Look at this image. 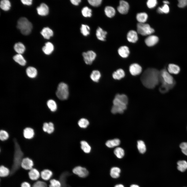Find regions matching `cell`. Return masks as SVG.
Here are the masks:
<instances>
[{
	"label": "cell",
	"mask_w": 187,
	"mask_h": 187,
	"mask_svg": "<svg viewBox=\"0 0 187 187\" xmlns=\"http://www.w3.org/2000/svg\"><path fill=\"white\" fill-rule=\"evenodd\" d=\"M158 37L156 36L150 35L145 39V42L147 46H151L156 44L158 42Z\"/></svg>",
	"instance_id": "12"
},
{
	"label": "cell",
	"mask_w": 187,
	"mask_h": 187,
	"mask_svg": "<svg viewBox=\"0 0 187 187\" xmlns=\"http://www.w3.org/2000/svg\"><path fill=\"white\" fill-rule=\"evenodd\" d=\"M114 152L116 156L119 158H122L124 155V150L120 147L116 148L115 149Z\"/></svg>",
	"instance_id": "40"
},
{
	"label": "cell",
	"mask_w": 187,
	"mask_h": 187,
	"mask_svg": "<svg viewBox=\"0 0 187 187\" xmlns=\"http://www.w3.org/2000/svg\"><path fill=\"white\" fill-rule=\"evenodd\" d=\"M120 143V140L117 138L108 141L106 143V146L109 148H112L119 145Z\"/></svg>",
	"instance_id": "29"
},
{
	"label": "cell",
	"mask_w": 187,
	"mask_h": 187,
	"mask_svg": "<svg viewBox=\"0 0 187 187\" xmlns=\"http://www.w3.org/2000/svg\"><path fill=\"white\" fill-rule=\"evenodd\" d=\"M23 134L24 137L26 139H31L34 136V132L33 129L29 127L25 128L23 130Z\"/></svg>",
	"instance_id": "22"
},
{
	"label": "cell",
	"mask_w": 187,
	"mask_h": 187,
	"mask_svg": "<svg viewBox=\"0 0 187 187\" xmlns=\"http://www.w3.org/2000/svg\"><path fill=\"white\" fill-rule=\"evenodd\" d=\"M163 2L165 4H168L169 3V2L167 1H164Z\"/></svg>",
	"instance_id": "60"
},
{
	"label": "cell",
	"mask_w": 187,
	"mask_h": 187,
	"mask_svg": "<svg viewBox=\"0 0 187 187\" xmlns=\"http://www.w3.org/2000/svg\"><path fill=\"white\" fill-rule=\"evenodd\" d=\"M178 169L182 172L185 171L187 169V162L184 160L179 161L177 162Z\"/></svg>",
	"instance_id": "33"
},
{
	"label": "cell",
	"mask_w": 187,
	"mask_h": 187,
	"mask_svg": "<svg viewBox=\"0 0 187 187\" xmlns=\"http://www.w3.org/2000/svg\"><path fill=\"white\" fill-rule=\"evenodd\" d=\"M169 8L167 4H165L162 7H159L158 8L157 11L159 13H165L166 14L169 12Z\"/></svg>",
	"instance_id": "46"
},
{
	"label": "cell",
	"mask_w": 187,
	"mask_h": 187,
	"mask_svg": "<svg viewBox=\"0 0 187 187\" xmlns=\"http://www.w3.org/2000/svg\"><path fill=\"white\" fill-rule=\"evenodd\" d=\"M32 187H48L46 183L42 181H36L33 184Z\"/></svg>",
	"instance_id": "49"
},
{
	"label": "cell",
	"mask_w": 187,
	"mask_h": 187,
	"mask_svg": "<svg viewBox=\"0 0 187 187\" xmlns=\"http://www.w3.org/2000/svg\"><path fill=\"white\" fill-rule=\"evenodd\" d=\"M137 147L139 152L141 153H144L146 150V147L144 142L142 140L137 142Z\"/></svg>",
	"instance_id": "38"
},
{
	"label": "cell",
	"mask_w": 187,
	"mask_h": 187,
	"mask_svg": "<svg viewBox=\"0 0 187 187\" xmlns=\"http://www.w3.org/2000/svg\"><path fill=\"white\" fill-rule=\"evenodd\" d=\"M13 59L16 62L22 66H24L26 64V61L21 54L15 55L13 57Z\"/></svg>",
	"instance_id": "28"
},
{
	"label": "cell",
	"mask_w": 187,
	"mask_h": 187,
	"mask_svg": "<svg viewBox=\"0 0 187 187\" xmlns=\"http://www.w3.org/2000/svg\"><path fill=\"white\" fill-rule=\"evenodd\" d=\"M178 1V5L179 8H184L187 5V0H180Z\"/></svg>",
	"instance_id": "54"
},
{
	"label": "cell",
	"mask_w": 187,
	"mask_h": 187,
	"mask_svg": "<svg viewBox=\"0 0 187 187\" xmlns=\"http://www.w3.org/2000/svg\"><path fill=\"white\" fill-rule=\"evenodd\" d=\"M56 95L57 97L60 100H63L67 99L69 95L68 85L64 83H60L57 87Z\"/></svg>",
	"instance_id": "5"
},
{
	"label": "cell",
	"mask_w": 187,
	"mask_h": 187,
	"mask_svg": "<svg viewBox=\"0 0 187 187\" xmlns=\"http://www.w3.org/2000/svg\"><path fill=\"white\" fill-rule=\"evenodd\" d=\"M137 31L138 33L143 36L150 35L155 31L149 24L139 23L137 25Z\"/></svg>",
	"instance_id": "6"
},
{
	"label": "cell",
	"mask_w": 187,
	"mask_h": 187,
	"mask_svg": "<svg viewBox=\"0 0 187 187\" xmlns=\"http://www.w3.org/2000/svg\"><path fill=\"white\" fill-rule=\"evenodd\" d=\"M90 27L86 25H82L80 28L81 33L84 36H87L90 34Z\"/></svg>",
	"instance_id": "41"
},
{
	"label": "cell",
	"mask_w": 187,
	"mask_h": 187,
	"mask_svg": "<svg viewBox=\"0 0 187 187\" xmlns=\"http://www.w3.org/2000/svg\"><path fill=\"white\" fill-rule=\"evenodd\" d=\"M38 14L41 16L47 15L49 12V9L48 6L44 3H42L40 6L37 8Z\"/></svg>",
	"instance_id": "13"
},
{
	"label": "cell",
	"mask_w": 187,
	"mask_h": 187,
	"mask_svg": "<svg viewBox=\"0 0 187 187\" xmlns=\"http://www.w3.org/2000/svg\"><path fill=\"white\" fill-rule=\"evenodd\" d=\"M88 1L91 5L94 7H98L101 4L102 1V0H89Z\"/></svg>",
	"instance_id": "48"
},
{
	"label": "cell",
	"mask_w": 187,
	"mask_h": 187,
	"mask_svg": "<svg viewBox=\"0 0 187 187\" xmlns=\"http://www.w3.org/2000/svg\"><path fill=\"white\" fill-rule=\"evenodd\" d=\"M168 71L170 73L175 75L179 74L180 71V68L177 65L170 64L168 67Z\"/></svg>",
	"instance_id": "17"
},
{
	"label": "cell",
	"mask_w": 187,
	"mask_h": 187,
	"mask_svg": "<svg viewBox=\"0 0 187 187\" xmlns=\"http://www.w3.org/2000/svg\"><path fill=\"white\" fill-rule=\"evenodd\" d=\"M148 18V15L144 12L138 13L136 16V18L139 23H145Z\"/></svg>",
	"instance_id": "24"
},
{
	"label": "cell",
	"mask_w": 187,
	"mask_h": 187,
	"mask_svg": "<svg viewBox=\"0 0 187 187\" xmlns=\"http://www.w3.org/2000/svg\"><path fill=\"white\" fill-rule=\"evenodd\" d=\"M52 172L50 170L46 169L42 171L41 173V176L43 180L47 181L49 180L52 176Z\"/></svg>",
	"instance_id": "23"
},
{
	"label": "cell",
	"mask_w": 187,
	"mask_h": 187,
	"mask_svg": "<svg viewBox=\"0 0 187 187\" xmlns=\"http://www.w3.org/2000/svg\"><path fill=\"white\" fill-rule=\"evenodd\" d=\"M43 131L49 134L52 133L54 130V124L51 122L44 123L43 126Z\"/></svg>",
	"instance_id": "20"
},
{
	"label": "cell",
	"mask_w": 187,
	"mask_h": 187,
	"mask_svg": "<svg viewBox=\"0 0 187 187\" xmlns=\"http://www.w3.org/2000/svg\"><path fill=\"white\" fill-rule=\"evenodd\" d=\"M17 27L23 34L28 35L31 33L32 26L31 23L27 18L22 17L18 20Z\"/></svg>",
	"instance_id": "4"
},
{
	"label": "cell",
	"mask_w": 187,
	"mask_h": 187,
	"mask_svg": "<svg viewBox=\"0 0 187 187\" xmlns=\"http://www.w3.org/2000/svg\"><path fill=\"white\" fill-rule=\"evenodd\" d=\"M125 74L124 70L122 69H119L113 72L112 74V77L115 79L119 80L124 77Z\"/></svg>",
	"instance_id": "27"
},
{
	"label": "cell",
	"mask_w": 187,
	"mask_h": 187,
	"mask_svg": "<svg viewBox=\"0 0 187 187\" xmlns=\"http://www.w3.org/2000/svg\"><path fill=\"white\" fill-rule=\"evenodd\" d=\"M130 187H139V186L137 185L133 184L131 185Z\"/></svg>",
	"instance_id": "59"
},
{
	"label": "cell",
	"mask_w": 187,
	"mask_h": 187,
	"mask_svg": "<svg viewBox=\"0 0 187 187\" xmlns=\"http://www.w3.org/2000/svg\"><path fill=\"white\" fill-rule=\"evenodd\" d=\"M0 7L4 11L9 10L11 6L9 1L8 0H3L0 2Z\"/></svg>",
	"instance_id": "35"
},
{
	"label": "cell",
	"mask_w": 187,
	"mask_h": 187,
	"mask_svg": "<svg viewBox=\"0 0 187 187\" xmlns=\"http://www.w3.org/2000/svg\"><path fill=\"white\" fill-rule=\"evenodd\" d=\"M21 1L22 3L24 5H30L32 4V0H22Z\"/></svg>",
	"instance_id": "55"
},
{
	"label": "cell",
	"mask_w": 187,
	"mask_h": 187,
	"mask_svg": "<svg viewBox=\"0 0 187 187\" xmlns=\"http://www.w3.org/2000/svg\"><path fill=\"white\" fill-rule=\"evenodd\" d=\"M48 106L50 110L52 112L56 111L57 108V104L53 100L50 99L47 102Z\"/></svg>",
	"instance_id": "37"
},
{
	"label": "cell",
	"mask_w": 187,
	"mask_h": 187,
	"mask_svg": "<svg viewBox=\"0 0 187 187\" xmlns=\"http://www.w3.org/2000/svg\"><path fill=\"white\" fill-rule=\"evenodd\" d=\"M26 72L28 76L31 78L35 77L37 74V71L35 68L29 66L27 68Z\"/></svg>",
	"instance_id": "26"
},
{
	"label": "cell",
	"mask_w": 187,
	"mask_h": 187,
	"mask_svg": "<svg viewBox=\"0 0 187 187\" xmlns=\"http://www.w3.org/2000/svg\"><path fill=\"white\" fill-rule=\"evenodd\" d=\"M160 71V82L161 85L168 86L171 89L172 88L175 84V82L173 77L165 68Z\"/></svg>",
	"instance_id": "3"
},
{
	"label": "cell",
	"mask_w": 187,
	"mask_h": 187,
	"mask_svg": "<svg viewBox=\"0 0 187 187\" xmlns=\"http://www.w3.org/2000/svg\"><path fill=\"white\" fill-rule=\"evenodd\" d=\"M10 171L7 168L3 165H1L0 167V176L4 177L7 176L10 174Z\"/></svg>",
	"instance_id": "39"
},
{
	"label": "cell",
	"mask_w": 187,
	"mask_h": 187,
	"mask_svg": "<svg viewBox=\"0 0 187 187\" xmlns=\"http://www.w3.org/2000/svg\"><path fill=\"white\" fill-rule=\"evenodd\" d=\"M124 111L123 110L114 105H113L111 109V112L113 114L117 113H122Z\"/></svg>",
	"instance_id": "50"
},
{
	"label": "cell",
	"mask_w": 187,
	"mask_h": 187,
	"mask_svg": "<svg viewBox=\"0 0 187 187\" xmlns=\"http://www.w3.org/2000/svg\"><path fill=\"white\" fill-rule=\"evenodd\" d=\"M171 89L168 86L161 85L159 88V90L163 94L167 92Z\"/></svg>",
	"instance_id": "53"
},
{
	"label": "cell",
	"mask_w": 187,
	"mask_h": 187,
	"mask_svg": "<svg viewBox=\"0 0 187 187\" xmlns=\"http://www.w3.org/2000/svg\"><path fill=\"white\" fill-rule=\"evenodd\" d=\"M101 76L100 72L98 70H94L91 72L90 77L91 79L94 81L98 82Z\"/></svg>",
	"instance_id": "34"
},
{
	"label": "cell",
	"mask_w": 187,
	"mask_h": 187,
	"mask_svg": "<svg viewBox=\"0 0 187 187\" xmlns=\"http://www.w3.org/2000/svg\"><path fill=\"white\" fill-rule=\"evenodd\" d=\"M92 10L87 6L84 7L81 11L82 14L84 17H90L92 16Z\"/></svg>",
	"instance_id": "42"
},
{
	"label": "cell",
	"mask_w": 187,
	"mask_h": 187,
	"mask_svg": "<svg viewBox=\"0 0 187 187\" xmlns=\"http://www.w3.org/2000/svg\"><path fill=\"white\" fill-rule=\"evenodd\" d=\"M89 124V122L85 118L81 119L78 122L79 126L83 128H86Z\"/></svg>",
	"instance_id": "44"
},
{
	"label": "cell",
	"mask_w": 187,
	"mask_h": 187,
	"mask_svg": "<svg viewBox=\"0 0 187 187\" xmlns=\"http://www.w3.org/2000/svg\"><path fill=\"white\" fill-rule=\"evenodd\" d=\"M116 98L120 101L126 105H127L128 102V98L127 96L124 94L120 95L117 94L115 97Z\"/></svg>",
	"instance_id": "43"
},
{
	"label": "cell",
	"mask_w": 187,
	"mask_h": 187,
	"mask_svg": "<svg viewBox=\"0 0 187 187\" xmlns=\"http://www.w3.org/2000/svg\"><path fill=\"white\" fill-rule=\"evenodd\" d=\"M71 3L75 5H78L81 2V0H71L70 1Z\"/></svg>",
	"instance_id": "56"
},
{
	"label": "cell",
	"mask_w": 187,
	"mask_h": 187,
	"mask_svg": "<svg viewBox=\"0 0 187 187\" xmlns=\"http://www.w3.org/2000/svg\"><path fill=\"white\" fill-rule=\"evenodd\" d=\"M107 33L106 31L103 30L100 27H99L96 30V35L98 39L101 41H104L105 40Z\"/></svg>",
	"instance_id": "15"
},
{
	"label": "cell",
	"mask_w": 187,
	"mask_h": 187,
	"mask_svg": "<svg viewBox=\"0 0 187 187\" xmlns=\"http://www.w3.org/2000/svg\"><path fill=\"white\" fill-rule=\"evenodd\" d=\"M41 33L44 38L47 39H50L53 35V31L48 27L43 28L41 31Z\"/></svg>",
	"instance_id": "18"
},
{
	"label": "cell",
	"mask_w": 187,
	"mask_h": 187,
	"mask_svg": "<svg viewBox=\"0 0 187 187\" xmlns=\"http://www.w3.org/2000/svg\"><path fill=\"white\" fill-rule=\"evenodd\" d=\"M118 52L121 57L123 58H126L129 56L130 51L127 46H124L119 48L118 50Z\"/></svg>",
	"instance_id": "16"
},
{
	"label": "cell",
	"mask_w": 187,
	"mask_h": 187,
	"mask_svg": "<svg viewBox=\"0 0 187 187\" xmlns=\"http://www.w3.org/2000/svg\"><path fill=\"white\" fill-rule=\"evenodd\" d=\"M129 71L131 74L133 76H136L139 74L142 71L141 66L137 63L131 64L129 68Z\"/></svg>",
	"instance_id": "10"
},
{
	"label": "cell",
	"mask_w": 187,
	"mask_h": 187,
	"mask_svg": "<svg viewBox=\"0 0 187 187\" xmlns=\"http://www.w3.org/2000/svg\"><path fill=\"white\" fill-rule=\"evenodd\" d=\"M28 175L30 179L32 180L38 179L40 176V174L38 170L36 169L32 168L29 172Z\"/></svg>",
	"instance_id": "21"
},
{
	"label": "cell",
	"mask_w": 187,
	"mask_h": 187,
	"mask_svg": "<svg viewBox=\"0 0 187 187\" xmlns=\"http://www.w3.org/2000/svg\"><path fill=\"white\" fill-rule=\"evenodd\" d=\"M21 187H31L30 184L27 182H23L21 185Z\"/></svg>",
	"instance_id": "57"
},
{
	"label": "cell",
	"mask_w": 187,
	"mask_h": 187,
	"mask_svg": "<svg viewBox=\"0 0 187 187\" xmlns=\"http://www.w3.org/2000/svg\"><path fill=\"white\" fill-rule=\"evenodd\" d=\"M121 171V170L119 168L116 167H113L110 169V175L112 177L117 178L119 177Z\"/></svg>",
	"instance_id": "31"
},
{
	"label": "cell",
	"mask_w": 187,
	"mask_h": 187,
	"mask_svg": "<svg viewBox=\"0 0 187 187\" xmlns=\"http://www.w3.org/2000/svg\"><path fill=\"white\" fill-rule=\"evenodd\" d=\"M82 56L85 63L87 64L90 65L95 59L96 55L94 51L90 50L86 52H83Z\"/></svg>",
	"instance_id": "8"
},
{
	"label": "cell",
	"mask_w": 187,
	"mask_h": 187,
	"mask_svg": "<svg viewBox=\"0 0 187 187\" xmlns=\"http://www.w3.org/2000/svg\"><path fill=\"white\" fill-rule=\"evenodd\" d=\"M160 71L153 68H148L143 72L141 77L143 85L146 88L153 89L160 82Z\"/></svg>",
	"instance_id": "1"
},
{
	"label": "cell",
	"mask_w": 187,
	"mask_h": 187,
	"mask_svg": "<svg viewBox=\"0 0 187 187\" xmlns=\"http://www.w3.org/2000/svg\"><path fill=\"white\" fill-rule=\"evenodd\" d=\"M14 151L13 162L10 171V175H14L20 168L24 156L20 145L15 138L13 139Z\"/></svg>",
	"instance_id": "2"
},
{
	"label": "cell",
	"mask_w": 187,
	"mask_h": 187,
	"mask_svg": "<svg viewBox=\"0 0 187 187\" xmlns=\"http://www.w3.org/2000/svg\"><path fill=\"white\" fill-rule=\"evenodd\" d=\"M72 172L74 174L82 178H86L89 174L88 169L86 168L81 166L75 167L73 169Z\"/></svg>",
	"instance_id": "7"
},
{
	"label": "cell",
	"mask_w": 187,
	"mask_h": 187,
	"mask_svg": "<svg viewBox=\"0 0 187 187\" xmlns=\"http://www.w3.org/2000/svg\"><path fill=\"white\" fill-rule=\"evenodd\" d=\"M14 48L18 54H21L23 53L25 50L24 45L21 42L16 43L14 45Z\"/></svg>",
	"instance_id": "30"
},
{
	"label": "cell",
	"mask_w": 187,
	"mask_h": 187,
	"mask_svg": "<svg viewBox=\"0 0 187 187\" xmlns=\"http://www.w3.org/2000/svg\"><path fill=\"white\" fill-rule=\"evenodd\" d=\"M9 137L8 133L5 131L1 130L0 131V139L2 141H4L8 139Z\"/></svg>",
	"instance_id": "47"
},
{
	"label": "cell",
	"mask_w": 187,
	"mask_h": 187,
	"mask_svg": "<svg viewBox=\"0 0 187 187\" xmlns=\"http://www.w3.org/2000/svg\"><path fill=\"white\" fill-rule=\"evenodd\" d=\"M49 187H61V184L59 180L55 179H52L50 181Z\"/></svg>",
	"instance_id": "45"
},
{
	"label": "cell",
	"mask_w": 187,
	"mask_h": 187,
	"mask_svg": "<svg viewBox=\"0 0 187 187\" xmlns=\"http://www.w3.org/2000/svg\"><path fill=\"white\" fill-rule=\"evenodd\" d=\"M34 165V163L32 159L26 157L23 158L21 163V166L24 169L26 170H30Z\"/></svg>",
	"instance_id": "11"
},
{
	"label": "cell",
	"mask_w": 187,
	"mask_h": 187,
	"mask_svg": "<svg viewBox=\"0 0 187 187\" xmlns=\"http://www.w3.org/2000/svg\"><path fill=\"white\" fill-rule=\"evenodd\" d=\"M157 4L156 0H149L146 2L147 6L149 8H152L155 7Z\"/></svg>",
	"instance_id": "52"
},
{
	"label": "cell",
	"mask_w": 187,
	"mask_h": 187,
	"mask_svg": "<svg viewBox=\"0 0 187 187\" xmlns=\"http://www.w3.org/2000/svg\"><path fill=\"white\" fill-rule=\"evenodd\" d=\"M127 38L129 42L132 43H136L138 39L137 32L133 30L130 31L127 34Z\"/></svg>",
	"instance_id": "14"
},
{
	"label": "cell",
	"mask_w": 187,
	"mask_h": 187,
	"mask_svg": "<svg viewBox=\"0 0 187 187\" xmlns=\"http://www.w3.org/2000/svg\"><path fill=\"white\" fill-rule=\"evenodd\" d=\"M81 148L83 152L85 153H89L91 151V146L86 141H82L81 142Z\"/></svg>",
	"instance_id": "32"
},
{
	"label": "cell",
	"mask_w": 187,
	"mask_h": 187,
	"mask_svg": "<svg viewBox=\"0 0 187 187\" xmlns=\"http://www.w3.org/2000/svg\"><path fill=\"white\" fill-rule=\"evenodd\" d=\"M113 105L120 108L124 111L126 109L127 105L116 98H115L113 101Z\"/></svg>",
	"instance_id": "36"
},
{
	"label": "cell",
	"mask_w": 187,
	"mask_h": 187,
	"mask_svg": "<svg viewBox=\"0 0 187 187\" xmlns=\"http://www.w3.org/2000/svg\"><path fill=\"white\" fill-rule=\"evenodd\" d=\"M54 47L52 43L48 42L46 43L44 46L42 48V50L43 52L47 55L51 54L54 50Z\"/></svg>",
	"instance_id": "19"
},
{
	"label": "cell",
	"mask_w": 187,
	"mask_h": 187,
	"mask_svg": "<svg viewBox=\"0 0 187 187\" xmlns=\"http://www.w3.org/2000/svg\"><path fill=\"white\" fill-rule=\"evenodd\" d=\"M114 187H124V186L122 184H119L116 185Z\"/></svg>",
	"instance_id": "58"
},
{
	"label": "cell",
	"mask_w": 187,
	"mask_h": 187,
	"mask_svg": "<svg viewBox=\"0 0 187 187\" xmlns=\"http://www.w3.org/2000/svg\"><path fill=\"white\" fill-rule=\"evenodd\" d=\"M104 12L106 16L110 18L113 17L116 13L115 9L110 6H107L105 7L104 9Z\"/></svg>",
	"instance_id": "25"
},
{
	"label": "cell",
	"mask_w": 187,
	"mask_h": 187,
	"mask_svg": "<svg viewBox=\"0 0 187 187\" xmlns=\"http://www.w3.org/2000/svg\"><path fill=\"white\" fill-rule=\"evenodd\" d=\"M119 5L117 7L118 11L120 14H125L128 12L129 9V5L127 2L121 0L119 2Z\"/></svg>",
	"instance_id": "9"
},
{
	"label": "cell",
	"mask_w": 187,
	"mask_h": 187,
	"mask_svg": "<svg viewBox=\"0 0 187 187\" xmlns=\"http://www.w3.org/2000/svg\"><path fill=\"white\" fill-rule=\"evenodd\" d=\"M179 147L183 153L187 156V142L181 143L179 145Z\"/></svg>",
	"instance_id": "51"
}]
</instances>
